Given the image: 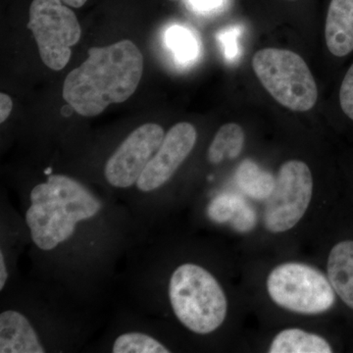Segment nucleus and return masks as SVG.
<instances>
[{
	"instance_id": "obj_1",
	"label": "nucleus",
	"mask_w": 353,
	"mask_h": 353,
	"mask_svg": "<svg viewBox=\"0 0 353 353\" xmlns=\"http://www.w3.org/2000/svg\"><path fill=\"white\" fill-rule=\"evenodd\" d=\"M88 54L65 79L63 99L79 115L94 117L134 94L143 77V57L130 39L90 48Z\"/></svg>"
},
{
	"instance_id": "obj_2",
	"label": "nucleus",
	"mask_w": 353,
	"mask_h": 353,
	"mask_svg": "<svg viewBox=\"0 0 353 353\" xmlns=\"http://www.w3.org/2000/svg\"><path fill=\"white\" fill-rule=\"evenodd\" d=\"M31 205L26 223L39 250L48 252L71 238L77 224L94 217L101 203L78 181L64 175H50L30 194Z\"/></svg>"
},
{
	"instance_id": "obj_3",
	"label": "nucleus",
	"mask_w": 353,
	"mask_h": 353,
	"mask_svg": "<svg viewBox=\"0 0 353 353\" xmlns=\"http://www.w3.org/2000/svg\"><path fill=\"white\" fill-rule=\"evenodd\" d=\"M169 299L176 319L196 334L212 333L227 316L224 290L212 274L199 265L185 263L174 271Z\"/></svg>"
},
{
	"instance_id": "obj_4",
	"label": "nucleus",
	"mask_w": 353,
	"mask_h": 353,
	"mask_svg": "<svg viewBox=\"0 0 353 353\" xmlns=\"http://www.w3.org/2000/svg\"><path fill=\"white\" fill-rule=\"evenodd\" d=\"M252 68L265 90L281 105L296 112L314 108L318 88L308 65L294 51L264 48L252 58Z\"/></svg>"
},
{
	"instance_id": "obj_5",
	"label": "nucleus",
	"mask_w": 353,
	"mask_h": 353,
	"mask_svg": "<svg viewBox=\"0 0 353 353\" xmlns=\"http://www.w3.org/2000/svg\"><path fill=\"white\" fill-rule=\"evenodd\" d=\"M267 290L280 307L301 314L326 312L336 303L329 279L317 269L296 262L273 269L267 279Z\"/></svg>"
},
{
	"instance_id": "obj_6",
	"label": "nucleus",
	"mask_w": 353,
	"mask_h": 353,
	"mask_svg": "<svg viewBox=\"0 0 353 353\" xmlns=\"http://www.w3.org/2000/svg\"><path fill=\"white\" fill-rule=\"evenodd\" d=\"M27 27L36 39L44 65L54 71L68 64L71 48L82 36L76 14L61 0H32Z\"/></svg>"
},
{
	"instance_id": "obj_7",
	"label": "nucleus",
	"mask_w": 353,
	"mask_h": 353,
	"mask_svg": "<svg viewBox=\"0 0 353 353\" xmlns=\"http://www.w3.org/2000/svg\"><path fill=\"white\" fill-rule=\"evenodd\" d=\"M312 192V174L307 165L299 160L283 164L265 202V228L276 234L292 229L305 214Z\"/></svg>"
},
{
	"instance_id": "obj_8",
	"label": "nucleus",
	"mask_w": 353,
	"mask_h": 353,
	"mask_svg": "<svg viewBox=\"0 0 353 353\" xmlns=\"http://www.w3.org/2000/svg\"><path fill=\"white\" fill-rule=\"evenodd\" d=\"M164 137L163 128L153 123L137 128L106 162V181L118 189H127L137 183L146 165L159 150Z\"/></svg>"
},
{
	"instance_id": "obj_9",
	"label": "nucleus",
	"mask_w": 353,
	"mask_h": 353,
	"mask_svg": "<svg viewBox=\"0 0 353 353\" xmlns=\"http://www.w3.org/2000/svg\"><path fill=\"white\" fill-rule=\"evenodd\" d=\"M196 139V128L190 123L181 122L172 127L139 176L137 188L150 192L164 185L192 152Z\"/></svg>"
},
{
	"instance_id": "obj_10",
	"label": "nucleus",
	"mask_w": 353,
	"mask_h": 353,
	"mask_svg": "<svg viewBox=\"0 0 353 353\" xmlns=\"http://www.w3.org/2000/svg\"><path fill=\"white\" fill-rule=\"evenodd\" d=\"M46 352L38 333L19 311L6 310L0 314V353Z\"/></svg>"
},
{
	"instance_id": "obj_11",
	"label": "nucleus",
	"mask_w": 353,
	"mask_h": 353,
	"mask_svg": "<svg viewBox=\"0 0 353 353\" xmlns=\"http://www.w3.org/2000/svg\"><path fill=\"white\" fill-rule=\"evenodd\" d=\"M325 39L330 52L345 57L353 50V0H332L327 14Z\"/></svg>"
},
{
	"instance_id": "obj_12",
	"label": "nucleus",
	"mask_w": 353,
	"mask_h": 353,
	"mask_svg": "<svg viewBox=\"0 0 353 353\" xmlns=\"http://www.w3.org/2000/svg\"><path fill=\"white\" fill-rule=\"evenodd\" d=\"M328 279L341 301L353 309V241H341L332 248Z\"/></svg>"
},
{
	"instance_id": "obj_13",
	"label": "nucleus",
	"mask_w": 353,
	"mask_h": 353,
	"mask_svg": "<svg viewBox=\"0 0 353 353\" xmlns=\"http://www.w3.org/2000/svg\"><path fill=\"white\" fill-rule=\"evenodd\" d=\"M270 353H331L328 341L318 334L301 329H287L280 332L272 341Z\"/></svg>"
},
{
	"instance_id": "obj_14",
	"label": "nucleus",
	"mask_w": 353,
	"mask_h": 353,
	"mask_svg": "<svg viewBox=\"0 0 353 353\" xmlns=\"http://www.w3.org/2000/svg\"><path fill=\"white\" fill-rule=\"evenodd\" d=\"M245 141V134L243 128L234 123H228L220 128L209 146L208 161L216 165L225 159H236L243 152Z\"/></svg>"
},
{
	"instance_id": "obj_15",
	"label": "nucleus",
	"mask_w": 353,
	"mask_h": 353,
	"mask_svg": "<svg viewBox=\"0 0 353 353\" xmlns=\"http://www.w3.org/2000/svg\"><path fill=\"white\" fill-rule=\"evenodd\" d=\"M236 181L245 194L259 199H266L270 196L275 185L273 176L250 160H245L240 165Z\"/></svg>"
},
{
	"instance_id": "obj_16",
	"label": "nucleus",
	"mask_w": 353,
	"mask_h": 353,
	"mask_svg": "<svg viewBox=\"0 0 353 353\" xmlns=\"http://www.w3.org/2000/svg\"><path fill=\"white\" fill-rule=\"evenodd\" d=\"M114 353H168L163 343L157 339L143 333H126L121 334L114 341Z\"/></svg>"
},
{
	"instance_id": "obj_17",
	"label": "nucleus",
	"mask_w": 353,
	"mask_h": 353,
	"mask_svg": "<svg viewBox=\"0 0 353 353\" xmlns=\"http://www.w3.org/2000/svg\"><path fill=\"white\" fill-rule=\"evenodd\" d=\"M167 44L181 62H190L199 54V43L194 34L180 26H174L166 34Z\"/></svg>"
},
{
	"instance_id": "obj_18",
	"label": "nucleus",
	"mask_w": 353,
	"mask_h": 353,
	"mask_svg": "<svg viewBox=\"0 0 353 353\" xmlns=\"http://www.w3.org/2000/svg\"><path fill=\"white\" fill-rule=\"evenodd\" d=\"M340 103L343 113L353 121V64L341 83Z\"/></svg>"
},
{
	"instance_id": "obj_19",
	"label": "nucleus",
	"mask_w": 353,
	"mask_h": 353,
	"mask_svg": "<svg viewBox=\"0 0 353 353\" xmlns=\"http://www.w3.org/2000/svg\"><path fill=\"white\" fill-rule=\"evenodd\" d=\"M13 108V102L11 97L6 94H0V123H4L10 116Z\"/></svg>"
},
{
	"instance_id": "obj_20",
	"label": "nucleus",
	"mask_w": 353,
	"mask_h": 353,
	"mask_svg": "<svg viewBox=\"0 0 353 353\" xmlns=\"http://www.w3.org/2000/svg\"><path fill=\"white\" fill-rule=\"evenodd\" d=\"M223 0H190V3L196 10L206 11L213 10L221 6Z\"/></svg>"
},
{
	"instance_id": "obj_21",
	"label": "nucleus",
	"mask_w": 353,
	"mask_h": 353,
	"mask_svg": "<svg viewBox=\"0 0 353 353\" xmlns=\"http://www.w3.org/2000/svg\"><path fill=\"white\" fill-rule=\"evenodd\" d=\"M223 43L225 44V50L228 57H234L236 52V43H234V34H224Z\"/></svg>"
},
{
	"instance_id": "obj_22",
	"label": "nucleus",
	"mask_w": 353,
	"mask_h": 353,
	"mask_svg": "<svg viewBox=\"0 0 353 353\" xmlns=\"http://www.w3.org/2000/svg\"><path fill=\"white\" fill-rule=\"evenodd\" d=\"M7 279H8V271L6 268V259H4L3 252H0V290H3L6 287Z\"/></svg>"
},
{
	"instance_id": "obj_23",
	"label": "nucleus",
	"mask_w": 353,
	"mask_h": 353,
	"mask_svg": "<svg viewBox=\"0 0 353 353\" xmlns=\"http://www.w3.org/2000/svg\"><path fill=\"white\" fill-rule=\"evenodd\" d=\"M61 1L66 6L73 7V8H81V7L85 6L88 0H61Z\"/></svg>"
},
{
	"instance_id": "obj_24",
	"label": "nucleus",
	"mask_w": 353,
	"mask_h": 353,
	"mask_svg": "<svg viewBox=\"0 0 353 353\" xmlns=\"http://www.w3.org/2000/svg\"><path fill=\"white\" fill-rule=\"evenodd\" d=\"M172 1H175V0H172Z\"/></svg>"
},
{
	"instance_id": "obj_25",
	"label": "nucleus",
	"mask_w": 353,
	"mask_h": 353,
	"mask_svg": "<svg viewBox=\"0 0 353 353\" xmlns=\"http://www.w3.org/2000/svg\"><path fill=\"white\" fill-rule=\"evenodd\" d=\"M290 1H292V0H290Z\"/></svg>"
}]
</instances>
